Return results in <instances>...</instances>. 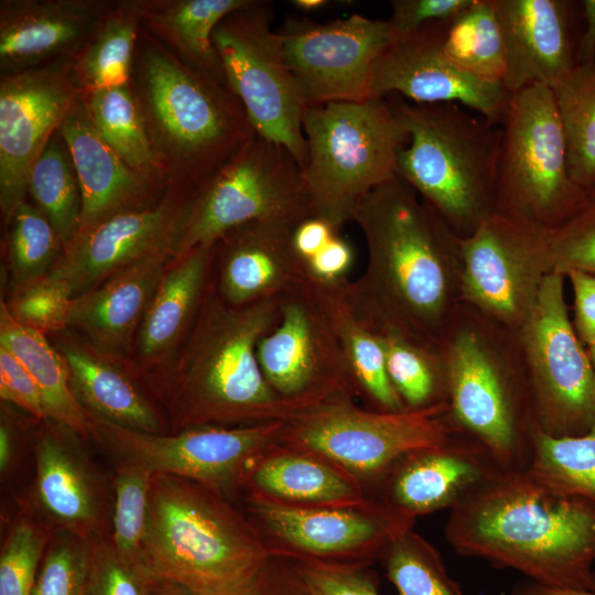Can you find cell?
<instances>
[{
	"instance_id": "8d00e7d4",
	"label": "cell",
	"mask_w": 595,
	"mask_h": 595,
	"mask_svg": "<svg viewBox=\"0 0 595 595\" xmlns=\"http://www.w3.org/2000/svg\"><path fill=\"white\" fill-rule=\"evenodd\" d=\"M348 281V280H347ZM344 283L326 286L334 324L357 393L369 409L385 412L407 408L394 390L379 340L348 301Z\"/></svg>"
},
{
	"instance_id": "7dc6e473",
	"label": "cell",
	"mask_w": 595,
	"mask_h": 595,
	"mask_svg": "<svg viewBox=\"0 0 595 595\" xmlns=\"http://www.w3.org/2000/svg\"><path fill=\"white\" fill-rule=\"evenodd\" d=\"M50 529L21 518L9 531L0 553V595H32L36 572L51 540Z\"/></svg>"
},
{
	"instance_id": "4316f807",
	"label": "cell",
	"mask_w": 595,
	"mask_h": 595,
	"mask_svg": "<svg viewBox=\"0 0 595 595\" xmlns=\"http://www.w3.org/2000/svg\"><path fill=\"white\" fill-rule=\"evenodd\" d=\"M50 336L89 416L137 432L166 433L162 416L128 369V360L102 350L71 328Z\"/></svg>"
},
{
	"instance_id": "277c9868",
	"label": "cell",
	"mask_w": 595,
	"mask_h": 595,
	"mask_svg": "<svg viewBox=\"0 0 595 595\" xmlns=\"http://www.w3.org/2000/svg\"><path fill=\"white\" fill-rule=\"evenodd\" d=\"M445 419L505 470H526L537 423L519 329L461 303L439 342Z\"/></svg>"
},
{
	"instance_id": "d4e9b609",
	"label": "cell",
	"mask_w": 595,
	"mask_h": 595,
	"mask_svg": "<svg viewBox=\"0 0 595 595\" xmlns=\"http://www.w3.org/2000/svg\"><path fill=\"white\" fill-rule=\"evenodd\" d=\"M296 225L250 221L227 231L216 244L213 282L235 306L278 299L307 279L292 242Z\"/></svg>"
},
{
	"instance_id": "f1b7e54d",
	"label": "cell",
	"mask_w": 595,
	"mask_h": 595,
	"mask_svg": "<svg viewBox=\"0 0 595 595\" xmlns=\"http://www.w3.org/2000/svg\"><path fill=\"white\" fill-rule=\"evenodd\" d=\"M215 257L216 245L203 246L170 262L136 336L137 368L163 371L171 364L197 316Z\"/></svg>"
},
{
	"instance_id": "2e32d148",
	"label": "cell",
	"mask_w": 595,
	"mask_h": 595,
	"mask_svg": "<svg viewBox=\"0 0 595 595\" xmlns=\"http://www.w3.org/2000/svg\"><path fill=\"white\" fill-rule=\"evenodd\" d=\"M550 232L494 212L461 240V303L519 329L553 273Z\"/></svg>"
},
{
	"instance_id": "91938a15",
	"label": "cell",
	"mask_w": 595,
	"mask_h": 595,
	"mask_svg": "<svg viewBox=\"0 0 595 595\" xmlns=\"http://www.w3.org/2000/svg\"><path fill=\"white\" fill-rule=\"evenodd\" d=\"M511 595H595V592L552 588L528 581L518 584Z\"/></svg>"
},
{
	"instance_id": "681fc988",
	"label": "cell",
	"mask_w": 595,
	"mask_h": 595,
	"mask_svg": "<svg viewBox=\"0 0 595 595\" xmlns=\"http://www.w3.org/2000/svg\"><path fill=\"white\" fill-rule=\"evenodd\" d=\"M552 272L595 274V204L588 203L562 226L550 232Z\"/></svg>"
},
{
	"instance_id": "11a10c76",
	"label": "cell",
	"mask_w": 595,
	"mask_h": 595,
	"mask_svg": "<svg viewBox=\"0 0 595 595\" xmlns=\"http://www.w3.org/2000/svg\"><path fill=\"white\" fill-rule=\"evenodd\" d=\"M305 592L294 572H286L273 560L251 577L220 595H304Z\"/></svg>"
},
{
	"instance_id": "52a82bcc",
	"label": "cell",
	"mask_w": 595,
	"mask_h": 595,
	"mask_svg": "<svg viewBox=\"0 0 595 595\" xmlns=\"http://www.w3.org/2000/svg\"><path fill=\"white\" fill-rule=\"evenodd\" d=\"M302 126L313 214L340 231L363 197L397 177L408 131L387 97L306 106Z\"/></svg>"
},
{
	"instance_id": "be15d7a7",
	"label": "cell",
	"mask_w": 595,
	"mask_h": 595,
	"mask_svg": "<svg viewBox=\"0 0 595 595\" xmlns=\"http://www.w3.org/2000/svg\"><path fill=\"white\" fill-rule=\"evenodd\" d=\"M292 3L302 11H315L326 7L329 2L327 0H294Z\"/></svg>"
},
{
	"instance_id": "680465c9",
	"label": "cell",
	"mask_w": 595,
	"mask_h": 595,
	"mask_svg": "<svg viewBox=\"0 0 595 595\" xmlns=\"http://www.w3.org/2000/svg\"><path fill=\"white\" fill-rule=\"evenodd\" d=\"M583 8L584 30L578 37L576 61L577 64L595 63V0H584Z\"/></svg>"
},
{
	"instance_id": "c3c4849f",
	"label": "cell",
	"mask_w": 595,
	"mask_h": 595,
	"mask_svg": "<svg viewBox=\"0 0 595 595\" xmlns=\"http://www.w3.org/2000/svg\"><path fill=\"white\" fill-rule=\"evenodd\" d=\"M89 595H152L151 576L123 560L107 534L90 538Z\"/></svg>"
},
{
	"instance_id": "9c48e42d",
	"label": "cell",
	"mask_w": 595,
	"mask_h": 595,
	"mask_svg": "<svg viewBox=\"0 0 595 595\" xmlns=\"http://www.w3.org/2000/svg\"><path fill=\"white\" fill-rule=\"evenodd\" d=\"M501 127L495 212L555 230L589 199L570 176L552 89L532 85L512 94Z\"/></svg>"
},
{
	"instance_id": "b9f144b4",
	"label": "cell",
	"mask_w": 595,
	"mask_h": 595,
	"mask_svg": "<svg viewBox=\"0 0 595 595\" xmlns=\"http://www.w3.org/2000/svg\"><path fill=\"white\" fill-rule=\"evenodd\" d=\"M382 555L398 595H464L440 552L412 528L398 534Z\"/></svg>"
},
{
	"instance_id": "44dd1931",
	"label": "cell",
	"mask_w": 595,
	"mask_h": 595,
	"mask_svg": "<svg viewBox=\"0 0 595 595\" xmlns=\"http://www.w3.org/2000/svg\"><path fill=\"white\" fill-rule=\"evenodd\" d=\"M190 197L173 192L78 232L48 275L76 298L151 255L176 253Z\"/></svg>"
},
{
	"instance_id": "e575fe53",
	"label": "cell",
	"mask_w": 595,
	"mask_h": 595,
	"mask_svg": "<svg viewBox=\"0 0 595 595\" xmlns=\"http://www.w3.org/2000/svg\"><path fill=\"white\" fill-rule=\"evenodd\" d=\"M360 318L379 340L389 379L404 407L422 410L446 404V374L439 346L393 326Z\"/></svg>"
},
{
	"instance_id": "484cf974",
	"label": "cell",
	"mask_w": 595,
	"mask_h": 595,
	"mask_svg": "<svg viewBox=\"0 0 595 595\" xmlns=\"http://www.w3.org/2000/svg\"><path fill=\"white\" fill-rule=\"evenodd\" d=\"M106 8L105 2L95 0H2L1 76L75 57Z\"/></svg>"
},
{
	"instance_id": "6da1fadb",
	"label": "cell",
	"mask_w": 595,
	"mask_h": 595,
	"mask_svg": "<svg viewBox=\"0 0 595 595\" xmlns=\"http://www.w3.org/2000/svg\"><path fill=\"white\" fill-rule=\"evenodd\" d=\"M367 247V264L345 294L364 318L437 345L461 304V240L398 176L376 187L351 217Z\"/></svg>"
},
{
	"instance_id": "816d5d0a",
	"label": "cell",
	"mask_w": 595,
	"mask_h": 595,
	"mask_svg": "<svg viewBox=\"0 0 595 595\" xmlns=\"http://www.w3.org/2000/svg\"><path fill=\"white\" fill-rule=\"evenodd\" d=\"M0 398L23 410L35 420H46L37 386L20 360L3 345H0Z\"/></svg>"
},
{
	"instance_id": "1f68e13d",
	"label": "cell",
	"mask_w": 595,
	"mask_h": 595,
	"mask_svg": "<svg viewBox=\"0 0 595 595\" xmlns=\"http://www.w3.org/2000/svg\"><path fill=\"white\" fill-rule=\"evenodd\" d=\"M0 345L25 367L41 394L46 418L80 437L93 432L91 418L77 400L67 365L48 336L19 324L0 301Z\"/></svg>"
},
{
	"instance_id": "db71d44e",
	"label": "cell",
	"mask_w": 595,
	"mask_h": 595,
	"mask_svg": "<svg viewBox=\"0 0 595 595\" xmlns=\"http://www.w3.org/2000/svg\"><path fill=\"white\" fill-rule=\"evenodd\" d=\"M354 262L353 246L338 234L304 266L310 280L320 285L333 286L349 280L348 274Z\"/></svg>"
},
{
	"instance_id": "ac0fdd59",
	"label": "cell",
	"mask_w": 595,
	"mask_h": 595,
	"mask_svg": "<svg viewBox=\"0 0 595 595\" xmlns=\"http://www.w3.org/2000/svg\"><path fill=\"white\" fill-rule=\"evenodd\" d=\"M262 531L277 547L272 555L293 554L301 562L345 563L383 554L390 542L413 523L379 500L357 506H303L250 493L247 498Z\"/></svg>"
},
{
	"instance_id": "83f0119b",
	"label": "cell",
	"mask_w": 595,
	"mask_h": 595,
	"mask_svg": "<svg viewBox=\"0 0 595 595\" xmlns=\"http://www.w3.org/2000/svg\"><path fill=\"white\" fill-rule=\"evenodd\" d=\"M174 257L172 250L151 255L74 298L68 328L116 357L129 358L148 306Z\"/></svg>"
},
{
	"instance_id": "8fae6325",
	"label": "cell",
	"mask_w": 595,
	"mask_h": 595,
	"mask_svg": "<svg viewBox=\"0 0 595 595\" xmlns=\"http://www.w3.org/2000/svg\"><path fill=\"white\" fill-rule=\"evenodd\" d=\"M264 379L294 412L358 396L326 286L309 278L279 296V317L257 344Z\"/></svg>"
},
{
	"instance_id": "4fadbf2b",
	"label": "cell",
	"mask_w": 595,
	"mask_h": 595,
	"mask_svg": "<svg viewBox=\"0 0 595 595\" xmlns=\"http://www.w3.org/2000/svg\"><path fill=\"white\" fill-rule=\"evenodd\" d=\"M446 409L385 412L354 401L329 403L284 421L277 444L322 457L356 478L380 482L401 456L451 437Z\"/></svg>"
},
{
	"instance_id": "bcb514c9",
	"label": "cell",
	"mask_w": 595,
	"mask_h": 595,
	"mask_svg": "<svg viewBox=\"0 0 595 595\" xmlns=\"http://www.w3.org/2000/svg\"><path fill=\"white\" fill-rule=\"evenodd\" d=\"M4 302L19 324L50 336L68 328L74 298L46 274L11 288Z\"/></svg>"
},
{
	"instance_id": "7402d4cb",
	"label": "cell",
	"mask_w": 595,
	"mask_h": 595,
	"mask_svg": "<svg viewBox=\"0 0 595 595\" xmlns=\"http://www.w3.org/2000/svg\"><path fill=\"white\" fill-rule=\"evenodd\" d=\"M501 468L478 442L454 432L441 445L412 451L380 479L379 500L414 523L419 516L453 508Z\"/></svg>"
},
{
	"instance_id": "ab89813d",
	"label": "cell",
	"mask_w": 595,
	"mask_h": 595,
	"mask_svg": "<svg viewBox=\"0 0 595 595\" xmlns=\"http://www.w3.org/2000/svg\"><path fill=\"white\" fill-rule=\"evenodd\" d=\"M551 89L564 133L570 176L588 195L595 185V63L577 64Z\"/></svg>"
},
{
	"instance_id": "f6af8a7d",
	"label": "cell",
	"mask_w": 595,
	"mask_h": 595,
	"mask_svg": "<svg viewBox=\"0 0 595 595\" xmlns=\"http://www.w3.org/2000/svg\"><path fill=\"white\" fill-rule=\"evenodd\" d=\"M90 538L55 531L40 562L32 595H89Z\"/></svg>"
},
{
	"instance_id": "003e7915",
	"label": "cell",
	"mask_w": 595,
	"mask_h": 595,
	"mask_svg": "<svg viewBox=\"0 0 595 595\" xmlns=\"http://www.w3.org/2000/svg\"><path fill=\"white\" fill-rule=\"evenodd\" d=\"M305 592V591H304ZM304 595H307L306 593Z\"/></svg>"
},
{
	"instance_id": "74e56055",
	"label": "cell",
	"mask_w": 595,
	"mask_h": 595,
	"mask_svg": "<svg viewBox=\"0 0 595 595\" xmlns=\"http://www.w3.org/2000/svg\"><path fill=\"white\" fill-rule=\"evenodd\" d=\"M82 95L100 138L129 167L149 176L158 166V154L130 84L82 91Z\"/></svg>"
},
{
	"instance_id": "e0dca14e",
	"label": "cell",
	"mask_w": 595,
	"mask_h": 595,
	"mask_svg": "<svg viewBox=\"0 0 595 595\" xmlns=\"http://www.w3.org/2000/svg\"><path fill=\"white\" fill-rule=\"evenodd\" d=\"M277 31L305 107L371 98L374 66L397 39L389 20L359 14L326 23L289 17Z\"/></svg>"
},
{
	"instance_id": "60d3db41",
	"label": "cell",
	"mask_w": 595,
	"mask_h": 595,
	"mask_svg": "<svg viewBox=\"0 0 595 595\" xmlns=\"http://www.w3.org/2000/svg\"><path fill=\"white\" fill-rule=\"evenodd\" d=\"M28 193L51 221L65 248L79 230L82 193L72 155L58 130L31 170Z\"/></svg>"
},
{
	"instance_id": "ba28073f",
	"label": "cell",
	"mask_w": 595,
	"mask_h": 595,
	"mask_svg": "<svg viewBox=\"0 0 595 595\" xmlns=\"http://www.w3.org/2000/svg\"><path fill=\"white\" fill-rule=\"evenodd\" d=\"M141 107L156 154L162 151L196 190L256 133L230 90L150 47L140 67Z\"/></svg>"
},
{
	"instance_id": "7bdbcfd3",
	"label": "cell",
	"mask_w": 595,
	"mask_h": 595,
	"mask_svg": "<svg viewBox=\"0 0 595 595\" xmlns=\"http://www.w3.org/2000/svg\"><path fill=\"white\" fill-rule=\"evenodd\" d=\"M6 226L11 288L48 274L61 258L64 244L43 212L24 201Z\"/></svg>"
},
{
	"instance_id": "f5cc1de1",
	"label": "cell",
	"mask_w": 595,
	"mask_h": 595,
	"mask_svg": "<svg viewBox=\"0 0 595 595\" xmlns=\"http://www.w3.org/2000/svg\"><path fill=\"white\" fill-rule=\"evenodd\" d=\"M470 3L472 0H392L388 20L398 39L425 24L448 21Z\"/></svg>"
},
{
	"instance_id": "8992f818",
	"label": "cell",
	"mask_w": 595,
	"mask_h": 595,
	"mask_svg": "<svg viewBox=\"0 0 595 595\" xmlns=\"http://www.w3.org/2000/svg\"><path fill=\"white\" fill-rule=\"evenodd\" d=\"M387 98L409 134L397 176L459 238L470 236L495 212L502 127L456 102Z\"/></svg>"
},
{
	"instance_id": "d6986e66",
	"label": "cell",
	"mask_w": 595,
	"mask_h": 595,
	"mask_svg": "<svg viewBox=\"0 0 595 595\" xmlns=\"http://www.w3.org/2000/svg\"><path fill=\"white\" fill-rule=\"evenodd\" d=\"M80 93L69 60L1 76L0 209L4 225L25 201L35 161Z\"/></svg>"
},
{
	"instance_id": "9f6ffc18",
	"label": "cell",
	"mask_w": 595,
	"mask_h": 595,
	"mask_svg": "<svg viewBox=\"0 0 595 595\" xmlns=\"http://www.w3.org/2000/svg\"><path fill=\"white\" fill-rule=\"evenodd\" d=\"M565 278L574 295L573 327L582 344L588 347L595 340V274L571 271Z\"/></svg>"
},
{
	"instance_id": "f907efd6",
	"label": "cell",
	"mask_w": 595,
	"mask_h": 595,
	"mask_svg": "<svg viewBox=\"0 0 595 595\" xmlns=\"http://www.w3.org/2000/svg\"><path fill=\"white\" fill-rule=\"evenodd\" d=\"M293 570L307 595H380L356 564L300 562Z\"/></svg>"
},
{
	"instance_id": "d590c367",
	"label": "cell",
	"mask_w": 595,
	"mask_h": 595,
	"mask_svg": "<svg viewBox=\"0 0 595 595\" xmlns=\"http://www.w3.org/2000/svg\"><path fill=\"white\" fill-rule=\"evenodd\" d=\"M144 1H123L106 11L72 61L73 77L83 93L130 84L137 26Z\"/></svg>"
},
{
	"instance_id": "e7e4bbea",
	"label": "cell",
	"mask_w": 595,
	"mask_h": 595,
	"mask_svg": "<svg viewBox=\"0 0 595 595\" xmlns=\"http://www.w3.org/2000/svg\"><path fill=\"white\" fill-rule=\"evenodd\" d=\"M586 348H587V353H588L589 359L592 361V365H593V367L595 369V340Z\"/></svg>"
},
{
	"instance_id": "7a4b0ae2",
	"label": "cell",
	"mask_w": 595,
	"mask_h": 595,
	"mask_svg": "<svg viewBox=\"0 0 595 595\" xmlns=\"http://www.w3.org/2000/svg\"><path fill=\"white\" fill-rule=\"evenodd\" d=\"M445 539L462 556L515 570L536 584L595 592V519L500 469L450 509Z\"/></svg>"
},
{
	"instance_id": "d6a6232c",
	"label": "cell",
	"mask_w": 595,
	"mask_h": 595,
	"mask_svg": "<svg viewBox=\"0 0 595 595\" xmlns=\"http://www.w3.org/2000/svg\"><path fill=\"white\" fill-rule=\"evenodd\" d=\"M255 0L144 1L143 19L184 60L205 77L226 86V77L213 34L230 13Z\"/></svg>"
},
{
	"instance_id": "5b68a950",
	"label": "cell",
	"mask_w": 595,
	"mask_h": 595,
	"mask_svg": "<svg viewBox=\"0 0 595 595\" xmlns=\"http://www.w3.org/2000/svg\"><path fill=\"white\" fill-rule=\"evenodd\" d=\"M272 556L258 529L225 497L174 475L153 474L140 564L152 577L220 595Z\"/></svg>"
},
{
	"instance_id": "f35d334b",
	"label": "cell",
	"mask_w": 595,
	"mask_h": 595,
	"mask_svg": "<svg viewBox=\"0 0 595 595\" xmlns=\"http://www.w3.org/2000/svg\"><path fill=\"white\" fill-rule=\"evenodd\" d=\"M443 51L453 64L472 76L504 84L506 45L494 0H472L446 22Z\"/></svg>"
},
{
	"instance_id": "30bf717a",
	"label": "cell",
	"mask_w": 595,
	"mask_h": 595,
	"mask_svg": "<svg viewBox=\"0 0 595 595\" xmlns=\"http://www.w3.org/2000/svg\"><path fill=\"white\" fill-rule=\"evenodd\" d=\"M314 216L301 169L282 145L255 133L190 197L175 257L213 246L250 221L298 225Z\"/></svg>"
},
{
	"instance_id": "5bb4252c",
	"label": "cell",
	"mask_w": 595,
	"mask_h": 595,
	"mask_svg": "<svg viewBox=\"0 0 595 595\" xmlns=\"http://www.w3.org/2000/svg\"><path fill=\"white\" fill-rule=\"evenodd\" d=\"M564 279L547 275L519 328L537 428L554 437L581 435L595 423V369L570 320Z\"/></svg>"
},
{
	"instance_id": "3957f363",
	"label": "cell",
	"mask_w": 595,
	"mask_h": 595,
	"mask_svg": "<svg viewBox=\"0 0 595 595\" xmlns=\"http://www.w3.org/2000/svg\"><path fill=\"white\" fill-rule=\"evenodd\" d=\"M279 317V298L227 303L213 277L194 324L164 369L172 432L286 421L295 412L268 385L257 344Z\"/></svg>"
},
{
	"instance_id": "6f0895ef",
	"label": "cell",
	"mask_w": 595,
	"mask_h": 595,
	"mask_svg": "<svg viewBox=\"0 0 595 595\" xmlns=\"http://www.w3.org/2000/svg\"><path fill=\"white\" fill-rule=\"evenodd\" d=\"M339 232L325 219L311 216L294 227L293 247L305 263Z\"/></svg>"
},
{
	"instance_id": "7c38bea8",
	"label": "cell",
	"mask_w": 595,
	"mask_h": 595,
	"mask_svg": "<svg viewBox=\"0 0 595 595\" xmlns=\"http://www.w3.org/2000/svg\"><path fill=\"white\" fill-rule=\"evenodd\" d=\"M272 20L271 2L255 0L224 18L213 42L226 86L242 105L255 132L284 147L302 170L307 160L302 126L305 102Z\"/></svg>"
},
{
	"instance_id": "836d02e7",
	"label": "cell",
	"mask_w": 595,
	"mask_h": 595,
	"mask_svg": "<svg viewBox=\"0 0 595 595\" xmlns=\"http://www.w3.org/2000/svg\"><path fill=\"white\" fill-rule=\"evenodd\" d=\"M526 470L552 496L595 519V423L576 436L554 437L537 429Z\"/></svg>"
},
{
	"instance_id": "603a6c76",
	"label": "cell",
	"mask_w": 595,
	"mask_h": 595,
	"mask_svg": "<svg viewBox=\"0 0 595 595\" xmlns=\"http://www.w3.org/2000/svg\"><path fill=\"white\" fill-rule=\"evenodd\" d=\"M78 437L58 423L43 421L34 446L33 498L55 531L89 539L106 534V497Z\"/></svg>"
},
{
	"instance_id": "94428289",
	"label": "cell",
	"mask_w": 595,
	"mask_h": 595,
	"mask_svg": "<svg viewBox=\"0 0 595 595\" xmlns=\"http://www.w3.org/2000/svg\"><path fill=\"white\" fill-rule=\"evenodd\" d=\"M13 455V431L2 413L0 423V469L6 473Z\"/></svg>"
},
{
	"instance_id": "ee69618b",
	"label": "cell",
	"mask_w": 595,
	"mask_h": 595,
	"mask_svg": "<svg viewBox=\"0 0 595 595\" xmlns=\"http://www.w3.org/2000/svg\"><path fill=\"white\" fill-rule=\"evenodd\" d=\"M152 473L143 467L119 462L113 482L110 541L127 562L140 564L147 532Z\"/></svg>"
},
{
	"instance_id": "4dcf8cb0",
	"label": "cell",
	"mask_w": 595,
	"mask_h": 595,
	"mask_svg": "<svg viewBox=\"0 0 595 595\" xmlns=\"http://www.w3.org/2000/svg\"><path fill=\"white\" fill-rule=\"evenodd\" d=\"M251 493L292 505L357 506L370 501L358 478L316 455L277 443L249 467Z\"/></svg>"
},
{
	"instance_id": "ffe728a7",
	"label": "cell",
	"mask_w": 595,
	"mask_h": 595,
	"mask_svg": "<svg viewBox=\"0 0 595 595\" xmlns=\"http://www.w3.org/2000/svg\"><path fill=\"white\" fill-rule=\"evenodd\" d=\"M446 22H432L396 39L374 66L370 97L456 102L501 126L512 95L504 84L472 76L448 60L443 51Z\"/></svg>"
},
{
	"instance_id": "9a60e30c",
	"label": "cell",
	"mask_w": 595,
	"mask_h": 595,
	"mask_svg": "<svg viewBox=\"0 0 595 595\" xmlns=\"http://www.w3.org/2000/svg\"><path fill=\"white\" fill-rule=\"evenodd\" d=\"M91 418V436L119 462L196 482L226 496L242 484L251 464L279 439L284 421L246 426H198L151 434Z\"/></svg>"
},
{
	"instance_id": "cb8c5ba5",
	"label": "cell",
	"mask_w": 595,
	"mask_h": 595,
	"mask_svg": "<svg viewBox=\"0 0 595 595\" xmlns=\"http://www.w3.org/2000/svg\"><path fill=\"white\" fill-rule=\"evenodd\" d=\"M506 45L504 85L512 95L532 85L553 88L577 65L574 3L494 0Z\"/></svg>"
},
{
	"instance_id": "f546056e",
	"label": "cell",
	"mask_w": 595,
	"mask_h": 595,
	"mask_svg": "<svg viewBox=\"0 0 595 595\" xmlns=\"http://www.w3.org/2000/svg\"><path fill=\"white\" fill-rule=\"evenodd\" d=\"M58 131L72 155L82 193L78 232L119 213L144 207L149 176L129 167L100 138L89 119L82 93Z\"/></svg>"
},
{
	"instance_id": "6125c7cd",
	"label": "cell",
	"mask_w": 595,
	"mask_h": 595,
	"mask_svg": "<svg viewBox=\"0 0 595 595\" xmlns=\"http://www.w3.org/2000/svg\"><path fill=\"white\" fill-rule=\"evenodd\" d=\"M152 595H201L190 587L174 581L151 576Z\"/></svg>"
},
{
	"instance_id": "03108f58",
	"label": "cell",
	"mask_w": 595,
	"mask_h": 595,
	"mask_svg": "<svg viewBox=\"0 0 595 595\" xmlns=\"http://www.w3.org/2000/svg\"><path fill=\"white\" fill-rule=\"evenodd\" d=\"M588 199H589L591 203L595 204V185L588 193Z\"/></svg>"
}]
</instances>
